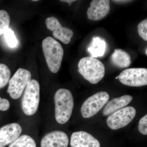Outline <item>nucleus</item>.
Returning a JSON list of instances; mask_svg holds the SVG:
<instances>
[{
	"mask_svg": "<svg viewBox=\"0 0 147 147\" xmlns=\"http://www.w3.org/2000/svg\"><path fill=\"white\" fill-rule=\"evenodd\" d=\"M54 100L56 121L61 124L66 123L71 117L74 106L71 92L66 89H59L55 93Z\"/></svg>",
	"mask_w": 147,
	"mask_h": 147,
	"instance_id": "nucleus-1",
	"label": "nucleus"
},
{
	"mask_svg": "<svg viewBox=\"0 0 147 147\" xmlns=\"http://www.w3.org/2000/svg\"><path fill=\"white\" fill-rule=\"evenodd\" d=\"M42 49L48 68L51 72L57 73L59 70L63 59L64 50L60 43L51 37L42 41Z\"/></svg>",
	"mask_w": 147,
	"mask_h": 147,
	"instance_id": "nucleus-2",
	"label": "nucleus"
},
{
	"mask_svg": "<svg viewBox=\"0 0 147 147\" xmlns=\"http://www.w3.org/2000/svg\"><path fill=\"white\" fill-rule=\"evenodd\" d=\"M78 67L79 73L91 84H98L105 76L104 64L96 58L91 57L82 58Z\"/></svg>",
	"mask_w": 147,
	"mask_h": 147,
	"instance_id": "nucleus-3",
	"label": "nucleus"
},
{
	"mask_svg": "<svg viewBox=\"0 0 147 147\" xmlns=\"http://www.w3.org/2000/svg\"><path fill=\"white\" fill-rule=\"evenodd\" d=\"M40 92L38 82L31 79L25 88L21 102L22 110L25 115L32 116L36 113L39 106Z\"/></svg>",
	"mask_w": 147,
	"mask_h": 147,
	"instance_id": "nucleus-4",
	"label": "nucleus"
},
{
	"mask_svg": "<svg viewBox=\"0 0 147 147\" xmlns=\"http://www.w3.org/2000/svg\"><path fill=\"white\" fill-rule=\"evenodd\" d=\"M32 75L29 70L20 68L16 71L9 82L7 92L13 99H17L23 94L24 90L31 80Z\"/></svg>",
	"mask_w": 147,
	"mask_h": 147,
	"instance_id": "nucleus-5",
	"label": "nucleus"
},
{
	"mask_svg": "<svg viewBox=\"0 0 147 147\" xmlns=\"http://www.w3.org/2000/svg\"><path fill=\"white\" fill-rule=\"evenodd\" d=\"M110 98L108 93L98 92L85 100L81 109L83 117L89 118L97 114L107 103Z\"/></svg>",
	"mask_w": 147,
	"mask_h": 147,
	"instance_id": "nucleus-6",
	"label": "nucleus"
},
{
	"mask_svg": "<svg viewBox=\"0 0 147 147\" xmlns=\"http://www.w3.org/2000/svg\"><path fill=\"white\" fill-rule=\"evenodd\" d=\"M118 76L121 83L129 86L142 87L147 85L146 68L127 69L122 71Z\"/></svg>",
	"mask_w": 147,
	"mask_h": 147,
	"instance_id": "nucleus-7",
	"label": "nucleus"
},
{
	"mask_svg": "<svg viewBox=\"0 0 147 147\" xmlns=\"http://www.w3.org/2000/svg\"><path fill=\"white\" fill-rule=\"evenodd\" d=\"M136 115V110L134 107H124L110 115L107 119V124L113 130L119 129L130 123Z\"/></svg>",
	"mask_w": 147,
	"mask_h": 147,
	"instance_id": "nucleus-8",
	"label": "nucleus"
},
{
	"mask_svg": "<svg viewBox=\"0 0 147 147\" xmlns=\"http://www.w3.org/2000/svg\"><path fill=\"white\" fill-rule=\"evenodd\" d=\"M45 24L48 30L53 32V36L56 39L65 44L71 41L74 33L71 29L63 27L57 18L50 17L46 18Z\"/></svg>",
	"mask_w": 147,
	"mask_h": 147,
	"instance_id": "nucleus-9",
	"label": "nucleus"
},
{
	"mask_svg": "<svg viewBox=\"0 0 147 147\" xmlns=\"http://www.w3.org/2000/svg\"><path fill=\"white\" fill-rule=\"evenodd\" d=\"M110 11L109 0H93L87 13L90 20L99 21L104 18Z\"/></svg>",
	"mask_w": 147,
	"mask_h": 147,
	"instance_id": "nucleus-10",
	"label": "nucleus"
},
{
	"mask_svg": "<svg viewBox=\"0 0 147 147\" xmlns=\"http://www.w3.org/2000/svg\"><path fill=\"white\" fill-rule=\"evenodd\" d=\"M22 127L19 124H8L0 128V147L10 144L21 135Z\"/></svg>",
	"mask_w": 147,
	"mask_h": 147,
	"instance_id": "nucleus-11",
	"label": "nucleus"
},
{
	"mask_svg": "<svg viewBox=\"0 0 147 147\" xmlns=\"http://www.w3.org/2000/svg\"><path fill=\"white\" fill-rule=\"evenodd\" d=\"M68 136L65 132L55 130L45 134L40 142L41 147H67Z\"/></svg>",
	"mask_w": 147,
	"mask_h": 147,
	"instance_id": "nucleus-12",
	"label": "nucleus"
},
{
	"mask_svg": "<svg viewBox=\"0 0 147 147\" xmlns=\"http://www.w3.org/2000/svg\"><path fill=\"white\" fill-rule=\"evenodd\" d=\"M71 147H100V142L91 134L84 131L74 132L70 139Z\"/></svg>",
	"mask_w": 147,
	"mask_h": 147,
	"instance_id": "nucleus-13",
	"label": "nucleus"
},
{
	"mask_svg": "<svg viewBox=\"0 0 147 147\" xmlns=\"http://www.w3.org/2000/svg\"><path fill=\"white\" fill-rule=\"evenodd\" d=\"M132 99L133 97L129 95L113 98L106 103L102 111V114L105 116L111 115L128 105Z\"/></svg>",
	"mask_w": 147,
	"mask_h": 147,
	"instance_id": "nucleus-14",
	"label": "nucleus"
},
{
	"mask_svg": "<svg viewBox=\"0 0 147 147\" xmlns=\"http://www.w3.org/2000/svg\"><path fill=\"white\" fill-rule=\"evenodd\" d=\"M112 63L119 68L128 67L131 63L130 55L125 51L120 49H115L111 57Z\"/></svg>",
	"mask_w": 147,
	"mask_h": 147,
	"instance_id": "nucleus-15",
	"label": "nucleus"
},
{
	"mask_svg": "<svg viewBox=\"0 0 147 147\" xmlns=\"http://www.w3.org/2000/svg\"><path fill=\"white\" fill-rule=\"evenodd\" d=\"M106 48V43L98 37H94L87 50L91 57H98L103 56Z\"/></svg>",
	"mask_w": 147,
	"mask_h": 147,
	"instance_id": "nucleus-16",
	"label": "nucleus"
},
{
	"mask_svg": "<svg viewBox=\"0 0 147 147\" xmlns=\"http://www.w3.org/2000/svg\"><path fill=\"white\" fill-rule=\"evenodd\" d=\"M8 147H36L34 139L30 136L24 134L9 144Z\"/></svg>",
	"mask_w": 147,
	"mask_h": 147,
	"instance_id": "nucleus-17",
	"label": "nucleus"
},
{
	"mask_svg": "<svg viewBox=\"0 0 147 147\" xmlns=\"http://www.w3.org/2000/svg\"><path fill=\"white\" fill-rule=\"evenodd\" d=\"M11 71L7 66L0 63V89L2 88L7 85L11 77Z\"/></svg>",
	"mask_w": 147,
	"mask_h": 147,
	"instance_id": "nucleus-18",
	"label": "nucleus"
},
{
	"mask_svg": "<svg viewBox=\"0 0 147 147\" xmlns=\"http://www.w3.org/2000/svg\"><path fill=\"white\" fill-rule=\"evenodd\" d=\"M10 18L7 11L0 10V36L9 28Z\"/></svg>",
	"mask_w": 147,
	"mask_h": 147,
	"instance_id": "nucleus-19",
	"label": "nucleus"
},
{
	"mask_svg": "<svg viewBox=\"0 0 147 147\" xmlns=\"http://www.w3.org/2000/svg\"><path fill=\"white\" fill-rule=\"evenodd\" d=\"M3 35L7 44L10 48H14L17 46L18 40L14 32L11 29H7Z\"/></svg>",
	"mask_w": 147,
	"mask_h": 147,
	"instance_id": "nucleus-20",
	"label": "nucleus"
},
{
	"mask_svg": "<svg viewBox=\"0 0 147 147\" xmlns=\"http://www.w3.org/2000/svg\"><path fill=\"white\" fill-rule=\"evenodd\" d=\"M138 34L145 41L147 40V19H145L138 25L137 27Z\"/></svg>",
	"mask_w": 147,
	"mask_h": 147,
	"instance_id": "nucleus-21",
	"label": "nucleus"
},
{
	"mask_svg": "<svg viewBox=\"0 0 147 147\" xmlns=\"http://www.w3.org/2000/svg\"><path fill=\"white\" fill-rule=\"evenodd\" d=\"M139 131L144 135L147 134V115L140 119L138 126Z\"/></svg>",
	"mask_w": 147,
	"mask_h": 147,
	"instance_id": "nucleus-22",
	"label": "nucleus"
},
{
	"mask_svg": "<svg viewBox=\"0 0 147 147\" xmlns=\"http://www.w3.org/2000/svg\"><path fill=\"white\" fill-rule=\"evenodd\" d=\"M10 102L7 99L0 97V111H7L10 107Z\"/></svg>",
	"mask_w": 147,
	"mask_h": 147,
	"instance_id": "nucleus-23",
	"label": "nucleus"
},
{
	"mask_svg": "<svg viewBox=\"0 0 147 147\" xmlns=\"http://www.w3.org/2000/svg\"><path fill=\"white\" fill-rule=\"evenodd\" d=\"M132 1H127V0H115V1H112V2L115 3L124 4L127 3Z\"/></svg>",
	"mask_w": 147,
	"mask_h": 147,
	"instance_id": "nucleus-24",
	"label": "nucleus"
},
{
	"mask_svg": "<svg viewBox=\"0 0 147 147\" xmlns=\"http://www.w3.org/2000/svg\"><path fill=\"white\" fill-rule=\"evenodd\" d=\"M76 1L75 0H61L60 1L68 3L69 5H70L72 3Z\"/></svg>",
	"mask_w": 147,
	"mask_h": 147,
	"instance_id": "nucleus-25",
	"label": "nucleus"
},
{
	"mask_svg": "<svg viewBox=\"0 0 147 147\" xmlns=\"http://www.w3.org/2000/svg\"><path fill=\"white\" fill-rule=\"evenodd\" d=\"M147 48H146V55H147Z\"/></svg>",
	"mask_w": 147,
	"mask_h": 147,
	"instance_id": "nucleus-26",
	"label": "nucleus"
},
{
	"mask_svg": "<svg viewBox=\"0 0 147 147\" xmlns=\"http://www.w3.org/2000/svg\"><path fill=\"white\" fill-rule=\"evenodd\" d=\"M118 78H119V76H118L117 77H116V79H118Z\"/></svg>",
	"mask_w": 147,
	"mask_h": 147,
	"instance_id": "nucleus-27",
	"label": "nucleus"
},
{
	"mask_svg": "<svg viewBox=\"0 0 147 147\" xmlns=\"http://www.w3.org/2000/svg\"><path fill=\"white\" fill-rule=\"evenodd\" d=\"M34 1H38L37 0H34Z\"/></svg>",
	"mask_w": 147,
	"mask_h": 147,
	"instance_id": "nucleus-28",
	"label": "nucleus"
}]
</instances>
